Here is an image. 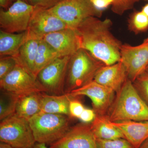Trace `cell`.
Masks as SVG:
<instances>
[{
	"mask_svg": "<svg viewBox=\"0 0 148 148\" xmlns=\"http://www.w3.org/2000/svg\"><path fill=\"white\" fill-rule=\"evenodd\" d=\"M96 140L90 124L83 123L70 127L49 148H97Z\"/></svg>",
	"mask_w": 148,
	"mask_h": 148,
	"instance_id": "obj_13",
	"label": "cell"
},
{
	"mask_svg": "<svg viewBox=\"0 0 148 148\" xmlns=\"http://www.w3.org/2000/svg\"><path fill=\"white\" fill-rule=\"evenodd\" d=\"M21 1L25 2L28 3H29V1H30V0H21Z\"/></svg>",
	"mask_w": 148,
	"mask_h": 148,
	"instance_id": "obj_38",
	"label": "cell"
},
{
	"mask_svg": "<svg viewBox=\"0 0 148 148\" xmlns=\"http://www.w3.org/2000/svg\"><path fill=\"white\" fill-rule=\"evenodd\" d=\"M139 148H148V139Z\"/></svg>",
	"mask_w": 148,
	"mask_h": 148,
	"instance_id": "obj_37",
	"label": "cell"
},
{
	"mask_svg": "<svg viewBox=\"0 0 148 148\" xmlns=\"http://www.w3.org/2000/svg\"><path fill=\"white\" fill-rule=\"evenodd\" d=\"M112 24L110 19L101 20L90 16L76 29L80 40L81 48L107 66L120 61L122 45L111 33Z\"/></svg>",
	"mask_w": 148,
	"mask_h": 148,
	"instance_id": "obj_1",
	"label": "cell"
},
{
	"mask_svg": "<svg viewBox=\"0 0 148 148\" xmlns=\"http://www.w3.org/2000/svg\"><path fill=\"white\" fill-rule=\"evenodd\" d=\"M108 115L112 122L148 121V106L128 79L116 92Z\"/></svg>",
	"mask_w": 148,
	"mask_h": 148,
	"instance_id": "obj_2",
	"label": "cell"
},
{
	"mask_svg": "<svg viewBox=\"0 0 148 148\" xmlns=\"http://www.w3.org/2000/svg\"><path fill=\"white\" fill-rule=\"evenodd\" d=\"M146 1H148V0H146Z\"/></svg>",
	"mask_w": 148,
	"mask_h": 148,
	"instance_id": "obj_40",
	"label": "cell"
},
{
	"mask_svg": "<svg viewBox=\"0 0 148 148\" xmlns=\"http://www.w3.org/2000/svg\"><path fill=\"white\" fill-rule=\"evenodd\" d=\"M14 0H0V6L2 8L7 10L13 4Z\"/></svg>",
	"mask_w": 148,
	"mask_h": 148,
	"instance_id": "obj_33",
	"label": "cell"
},
{
	"mask_svg": "<svg viewBox=\"0 0 148 148\" xmlns=\"http://www.w3.org/2000/svg\"><path fill=\"white\" fill-rule=\"evenodd\" d=\"M115 93L110 88L93 80L68 94L72 98L82 95L87 96L92 101L93 110L96 115H106L108 114L113 103Z\"/></svg>",
	"mask_w": 148,
	"mask_h": 148,
	"instance_id": "obj_9",
	"label": "cell"
},
{
	"mask_svg": "<svg viewBox=\"0 0 148 148\" xmlns=\"http://www.w3.org/2000/svg\"><path fill=\"white\" fill-rule=\"evenodd\" d=\"M60 56H71L81 48L80 40L76 29L68 28L43 37Z\"/></svg>",
	"mask_w": 148,
	"mask_h": 148,
	"instance_id": "obj_14",
	"label": "cell"
},
{
	"mask_svg": "<svg viewBox=\"0 0 148 148\" xmlns=\"http://www.w3.org/2000/svg\"><path fill=\"white\" fill-rule=\"evenodd\" d=\"M71 56L58 57L40 71L37 79L44 92L50 95L65 94L66 74Z\"/></svg>",
	"mask_w": 148,
	"mask_h": 148,
	"instance_id": "obj_7",
	"label": "cell"
},
{
	"mask_svg": "<svg viewBox=\"0 0 148 148\" xmlns=\"http://www.w3.org/2000/svg\"><path fill=\"white\" fill-rule=\"evenodd\" d=\"M32 148H47L46 145L44 143H36Z\"/></svg>",
	"mask_w": 148,
	"mask_h": 148,
	"instance_id": "obj_34",
	"label": "cell"
},
{
	"mask_svg": "<svg viewBox=\"0 0 148 148\" xmlns=\"http://www.w3.org/2000/svg\"><path fill=\"white\" fill-rule=\"evenodd\" d=\"M77 97L72 98L69 104V116L78 119L85 108L82 103Z\"/></svg>",
	"mask_w": 148,
	"mask_h": 148,
	"instance_id": "obj_29",
	"label": "cell"
},
{
	"mask_svg": "<svg viewBox=\"0 0 148 148\" xmlns=\"http://www.w3.org/2000/svg\"><path fill=\"white\" fill-rule=\"evenodd\" d=\"M61 0H30L29 3L34 6L46 9L53 7Z\"/></svg>",
	"mask_w": 148,
	"mask_h": 148,
	"instance_id": "obj_30",
	"label": "cell"
},
{
	"mask_svg": "<svg viewBox=\"0 0 148 148\" xmlns=\"http://www.w3.org/2000/svg\"><path fill=\"white\" fill-rule=\"evenodd\" d=\"M48 9L69 28L74 29L88 17H101L103 12L95 9L89 0H61Z\"/></svg>",
	"mask_w": 148,
	"mask_h": 148,
	"instance_id": "obj_6",
	"label": "cell"
},
{
	"mask_svg": "<svg viewBox=\"0 0 148 148\" xmlns=\"http://www.w3.org/2000/svg\"><path fill=\"white\" fill-rule=\"evenodd\" d=\"M28 38L27 31L11 33L0 30V56H16L20 48Z\"/></svg>",
	"mask_w": 148,
	"mask_h": 148,
	"instance_id": "obj_19",
	"label": "cell"
},
{
	"mask_svg": "<svg viewBox=\"0 0 148 148\" xmlns=\"http://www.w3.org/2000/svg\"><path fill=\"white\" fill-rule=\"evenodd\" d=\"M122 132L125 139L134 148H139L148 139V121H126L112 122Z\"/></svg>",
	"mask_w": 148,
	"mask_h": 148,
	"instance_id": "obj_16",
	"label": "cell"
},
{
	"mask_svg": "<svg viewBox=\"0 0 148 148\" xmlns=\"http://www.w3.org/2000/svg\"><path fill=\"white\" fill-rule=\"evenodd\" d=\"M128 79L125 67L119 61L113 65L102 66L95 75L94 81L116 93Z\"/></svg>",
	"mask_w": 148,
	"mask_h": 148,
	"instance_id": "obj_15",
	"label": "cell"
},
{
	"mask_svg": "<svg viewBox=\"0 0 148 148\" xmlns=\"http://www.w3.org/2000/svg\"><path fill=\"white\" fill-rule=\"evenodd\" d=\"M133 83V85L140 97L148 106V73L145 71Z\"/></svg>",
	"mask_w": 148,
	"mask_h": 148,
	"instance_id": "obj_25",
	"label": "cell"
},
{
	"mask_svg": "<svg viewBox=\"0 0 148 148\" xmlns=\"http://www.w3.org/2000/svg\"><path fill=\"white\" fill-rule=\"evenodd\" d=\"M40 40L28 38L14 57L18 64L33 75L35 59Z\"/></svg>",
	"mask_w": 148,
	"mask_h": 148,
	"instance_id": "obj_21",
	"label": "cell"
},
{
	"mask_svg": "<svg viewBox=\"0 0 148 148\" xmlns=\"http://www.w3.org/2000/svg\"><path fill=\"white\" fill-rule=\"evenodd\" d=\"M0 141L14 148H32L36 143L29 121L15 114L1 121Z\"/></svg>",
	"mask_w": 148,
	"mask_h": 148,
	"instance_id": "obj_5",
	"label": "cell"
},
{
	"mask_svg": "<svg viewBox=\"0 0 148 148\" xmlns=\"http://www.w3.org/2000/svg\"><path fill=\"white\" fill-rule=\"evenodd\" d=\"M0 96V120L15 114L18 95L1 90Z\"/></svg>",
	"mask_w": 148,
	"mask_h": 148,
	"instance_id": "obj_23",
	"label": "cell"
},
{
	"mask_svg": "<svg viewBox=\"0 0 148 148\" xmlns=\"http://www.w3.org/2000/svg\"><path fill=\"white\" fill-rule=\"evenodd\" d=\"M142 11L148 16V3L143 7Z\"/></svg>",
	"mask_w": 148,
	"mask_h": 148,
	"instance_id": "obj_35",
	"label": "cell"
},
{
	"mask_svg": "<svg viewBox=\"0 0 148 148\" xmlns=\"http://www.w3.org/2000/svg\"><path fill=\"white\" fill-rule=\"evenodd\" d=\"M68 28L48 9L35 6L27 30L28 38L42 39L46 35Z\"/></svg>",
	"mask_w": 148,
	"mask_h": 148,
	"instance_id": "obj_12",
	"label": "cell"
},
{
	"mask_svg": "<svg viewBox=\"0 0 148 148\" xmlns=\"http://www.w3.org/2000/svg\"><path fill=\"white\" fill-rule=\"evenodd\" d=\"M90 126L96 139L112 140L124 138L120 130L110 121L108 115H96Z\"/></svg>",
	"mask_w": 148,
	"mask_h": 148,
	"instance_id": "obj_18",
	"label": "cell"
},
{
	"mask_svg": "<svg viewBox=\"0 0 148 148\" xmlns=\"http://www.w3.org/2000/svg\"><path fill=\"white\" fill-rule=\"evenodd\" d=\"M60 57L57 51L48 44L42 39L40 40L35 59L34 76L37 77L41 70Z\"/></svg>",
	"mask_w": 148,
	"mask_h": 148,
	"instance_id": "obj_22",
	"label": "cell"
},
{
	"mask_svg": "<svg viewBox=\"0 0 148 148\" xmlns=\"http://www.w3.org/2000/svg\"><path fill=\"white\" fill-rule=\"evenodd\" d=\"M120 55V61L126 69L128 79L134 82L148 66V38L138 45H122Z\"/></svg>",
	"mask_w": 148,
	"mask_h": 148,
	"instance_id": "obj_10",
	"label": "cell"
},
{
	"mask_svg": "<svg viewBox=\"0 0 148 148\" xmlns=\"http://www.w3.org/2000/svg\"><path fill=\"white\" fill-rule=\"evenodd\" d=\"M69 117L41 112L30 119L28 121L36 142L50 145L61 139L71 127Z\"/></svg>",
	"mask_w": 148,
	"mask_h": 148,
	"instance_id": "obj_4",
	"label": "cell"
},
{
	"mask_svg": "<svg viewBox=\"0 0 148 148\" xmlns=\"http://www.w3.org/2000/svg\"><path fill=\"white\" fill-rule=\"evenodd\" d=\"M71 98L68 93L55 95L41 92L40 98L41 112L69 116V104Z\"/></svg>",
	"mask_w": 148,
	"mask_h": 148,
	"instance_id": "obj_17",
	"label": "cell"
},
{
	"mask_svg": "<svg viewBox=\"0 0 148 148\" xmlns=\"http://www.w3.org/2000/svg\"><path fill=\"white\" fill-rule=\"evenodd\" d=\"M18 64L15 57L2 56L0 58V80L3 79L15 68Z\"/></svg>",
	"mask_w": 148,
	"mask_h": 148,
	"instance_id": "obj_27",
	"label": "cell"
},
{
	"mask_svg": "<svg viewBox=\"0 0 148 148\" xmlns=\"http://www.w3.org/2000/svg\"><path fill=\"white\" fill-rule=\"evenodd\" d=\"M41 92H31L18 95L15 110L16 115L29 121L41 112Z\"/></svg>",
	"mask_w": 148,
	"mask_h": 148,
	"instance_id": "obj_20",
	"label": "cell"
},
{
	"mask_svg": "<svg viewBox=\"0 0 148 148\" xmlns=\"http://www.w3.org/2000/svg\"><path fill=\"white\" fill-rule=\"evenodd\" d=\"M35 6L16 0L7 10H0V27L5 32L19 33L27 31Z\"/></svg>",
	"mask_w": 148,
	"mask_h": 148,
	"instance_id": "obj_8",
	"label": "cell"
},
{
	"mask_svg": "<svg viewBox=\"0 0 148 148\" xmlns=\"http://www.w3.org/2000/svg\"><path fill=\"white\" fill-rule=\"evenodd\" d=\"M95 116L96 114L93 109L85 108L78 119L84 123H91L95 119Z\"/></svg>",
	"mask_w": 148,
	"mask_h": 148,
	"instance_id": "obj_31",
	"label": "cell"
},
{
	"mask_svg": "<svg viewBox=\"0 0 148 148\" xmlns=\"http://www.w3.org/2000/svg\"><path fill=\"white\" fill-rule=\"evenodd\" d=\"M146 71L148 73V66L147 67V69H146Z\"/></svg>",
	"mask_w": 148,
	"mask_h": 148,
	"instance_id": "obj_39",
	"label": "cell"
},
{
	"mask_svg": "<svg viewBox=\"0 0 148 148\" xmlns=\"http://www.w3.org/2000/svg\"><path fill=\"white\" fill-rule=\"evenodd\" d=\"M93 6L101 11L112 5L114 0H89Z\"/></svg>",
	"mask_w": 148,
	"mask_h": 148,
	"instance_id": "obj_32",
	"label": "cell"
},
{
	"mask_svg": "<svg viewBox=\"0 0 148 148\" xmlns=\"http://www.w3.org/2000/svg\"><path fill=\"white\" fill-rule=\"evenodd\" d=\"M96 143L97 148H134L124 138L112 140L96 139Z\"/></svg>",
	"mask_w": 148,
	"mask_h": 148,
	"instance_id": "obj_26",
	"label": "cell"
},
{
	"mask_svg": "<svg viewBox=\"0 0 148 148\" xmlns=\"http://www.w3.org/2000/svg\"><path fill=\"white\" fill-rule=\"evenodd\" d=\"M0 148H14L12 147L11 146L5 144V143H0Z\"/></svg>",
	"mask_w": 148,
	"mask_h": 148,
	"instance_id": "obj_36",
	"label": "cell"
},
{
	"mask_svg": "<svg viewBox=\"0 0 148 148\" xmlns=\"http://www.w3.org/2000/svg\"><path fill=\"white\" fill-rule=\"evenodd\" d=\"M1 90L18 95L44 92L37 78L17 64L14 69L0 80Z\"/></svg>",
	"mask_w": 148,
	"mask_h": 148,
	"instance_id": "obj_11",
	"label": "cell"
},
{
	"mask_svg": "<svg viewBox=\"0 0 148 148\" xmlns=\"http://www.w3.org/2000/svg\"><path fill=\"white\" fill-rule=\"evenodd\" d=\"M104 65L85 49L81 48L77 51L69 60L65 93H69L94 80L98 70Z\"/></svg>",
	"mask_w": 148,
	"mask_h": 148,
	"instance_id": "obj_3",
	"label": "cell"
},
{
	"mask_svg": "<svg viewBox=\"0 0 148 148\" xmlns=\"http://www.w3.org/2000/svg\"><path fill=\"white\" fill-rule=\"evenodd\" d=\"M128 28L136 34L145 32L148 29V16L142 11L131 14L128 20Z\"/></svg>",
	"mask_w": 148,
	"mask_h": 148,
	"instance_id": "obj_24",
	"label": "cell"
},
{
	"mask_svg": "<svg viewBox=\"0 0 148 148\" xmlns=\"http://www.w3.org/2000/svg\"><path fill=\"white\" fill-rule=\"evenodd\" d=\"M139 0H114L112 10L114 13L121 15L126 11L133 8Z\"/></svg>",
	"mask_w": 148,
	"mask_h": 148,
	"instance_id": "obj_28",
	"label": "cell"
}]
</instances>
